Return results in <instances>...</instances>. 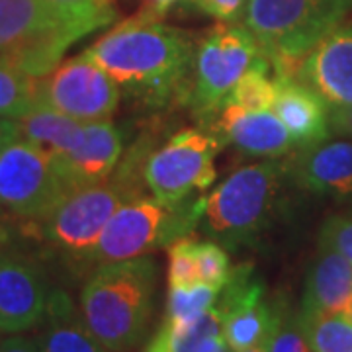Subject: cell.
<instances>
[{
    "instance_id": "obj_1",
    "label": "cell",
    "mask_w": 352,
    "mask_h": 352,
    "mask_svg": "<svg viewBox=\"0 0 352 352\" xmlns=\"http://www.w3.org/2000/svg\"><path fill=\"white\" fill-rule=\"evenodd\" d=\"M196 50L190 34L161 22L151 6L112 28L85 55L141 100L161 106L188 90Z\"/></svg>"
},
{
    "instance_id": "obj_2",
    "label": "cell",
    "mask_w": 352,
    "mask_h": 352,
    "mask_svg": "<svg viewBox=\"0 0 352 352\" xmlns=\"http://www.w3.org/2000/svg\"><path fill=\"white\" fill-rule=\"evenodd\" d=\"M159 268L145 254L100 264L80 292V314L110 352L133 349L151 323Z\"/></svg>"
},
{
    "instance_id": "obj_3",
    "label": "cell",
    "mask_w": 352,
    "mask_h": 352,
    "mask_svg": "<svg viewBox=\"0 0 352 352\" xmlns=\"http://www.w3.org/2000/svg\"><path fill=\"white\" fill-rule=\"evenodd\" d=\"M289 163L282 157L245 164L204 196L200 227L227 247L251 243L272 223Z\"/></svg>"
},
{
    "instance_id": "obj_4",
    "label": "cell",
    "mask_w": 352,
    "mask_h": 352,
    "mask_svg": "<svg viewBox=\"0 0 352 352\" xmlns=\"http://www.w3.org/2000/svg\"><path fill=\"white\" fill-rule=\"evenodd\" d=\"M352 0H249L243 24L251 32L276 76H296L303 59L339 28Z\"/></svg>"
},
{
    "instance_id": "obj_5",
    "label": "cell",
    "mask_w": 352,
    "mask_h": 352,
    "mask_svg": "<svg viewBox=\"0 0 352 352\" xmlns=\"http://www.w3.org/2000/svg\"><path fill=\"white\" fill-rule=\"evenodd\" d=\"M204 198L192 196L178 204H164L159 198L139 196L126 201L102 233L88 263L110 264L145 256L159 247H168L190 237L200 226Z\"/></svg>"
},
{
    "instance_id": "obj_6",
    "label": "cell",
    "mask_w": 352,
    "mask_h": 352,
    "mask_svg": "<svg viewBox=\"0 0 352 352\" xmlns=\"http://www.w3.org/2000/svg\"><path fill=\"white\" fill-rule=\"evenodd\" d=\"M252 69L270 71L272 63L247 25L221 22L196 50L190 104L198 118L221 112L239 78Z\"/></svg>"
},
{
    "instance_id": "obj_7",
    "label": "cell",
    "mask_w": 352,
    "mask_h": 352,
    "mask_svg": "<svg viewBox=\"0 0 352 352\" xmlns=\"http://www.w3.org/2000/svg\"><path fill=\"white\" fill-rule=\"evenodd\" d=\"M139 182L113 170L108 180L73 190L59 201L41 223L45 239L78 261L90 258L112 215L139 198Z\"/></svg>"
},
{
    "instance_id": "obj_8",
    "label": "cell",
    "mask_w": 352,
    "mask_h": 352,
    "mask_svg": "<svg viewBox=\"0 0 352 352\" xmlns=\"http://www.w3.org/2000/svg\"><path fill=\"white\" fill-rule=\"evenodd\" d=\"M221 138L201 129H184L149 155L145 164V184L164 204L198 196L214 184L215 155Z\"/></svg>"
},
{
    "instance_id": "obj_9",
    "label": "cell",
    "mask_w": 352,
    "mask_h": 352,
    "mask_svg": "<svg viewBox=\"0 0 352 352\" xmlns=\"http://www.w3.org/2000/svg\"><path fill=\"white\" fill-rule=\"evenodd\" d=\"M69 194L50 153L18 138L0 153V206L10 214L43 221Z\"/></svg>"
},
{
    "instance_id": "obj_10",
    "label": "cell",
    "mask_w": 352,
    "mask_h": 352,
    "mask_svg": "<svg viewBox=\"0 0 352 352\" xmlns=\"http://www.w3.org/2000/svg\"><path fill=\"white\" fill-rule=\"evenodd\" d=\"M120 104V88L112 76L87 55H76L39 78L38 106H47L76 122L110 120Z\"/></svg>"
},
{
    "instance_id": "obj_11",
    "label": "cell",
    "mask_w": 352,
    "mask_h": 352,
    "mask_svg": "<svg viewBox=\"0 0 352 352\" xmlns=\"http://www.w3.org/2000/svg\"><path fill=\"white\" fill-rule=\"evenodd\" d=\"M215 307L221 315L223 337L231 352L252 349L270 337L274 303L266 300L263 282L254 274L252 264L233 268Z\"/></svg>"
},
{
    "instance_id": "obj_12",
    "label": "cell",
    "mask_w": 352,
    "mask_h": 352,
    "mask_svg": "<svg viewBox=\"0 0 352 352\" xmlns=\"http://www.w3.org/2000/svg\"><path fill=\"white\" fill-rule=\"evenodd\" d=\"M88 34L53 0H0V55L43 41H63L71 47Z\"/></svg>"
},
{
    "instance_id": "obj_13",
    "label": "cell",
    "mask_w": 352,
    "mask_h": 352,
    "mask_svg": "<svg viewBox=\"0 0 352 352\" xmlns=\"http://www.w3.org/2000/svg\"><path fill=\"white\" fill-rule=\"evenodd\" d=\"M50 289L34 261L0 251V335H20L41 325Z\"/></svg>"
},
{
    "instance_id": "obj_14",
    "label": "cell",
    "mask_w": 352,
    "mask_h": 352,
    "mask_svg": "<svg viewBox=\"0 0 352 352\" xmlns=\"http://www.w3.org/2000/svg\"><path fill=\"white\" fill-rule=\"evenodd\" d=\"M124 133L110 120L90 122L85 138L71 151L53 155V164L69 192L108 180L120 164Z\"/></svg>"
},
{
    "instance_id": "obj_15",
    "label": "cell",
    "mask_w": 352,
    "mask_h": 352,
    "mask_svg": "<svg viewBox=\"0 0 352 352\" xmlns=\"http://www.w3.org/2000/svg\"><path fill=\"white\" fill-rule=\"evenodd\" d=\"M289 180L315 196L352 200V141H321L296 149Z\"/></svg>"
},
{
    "instance_id": "obj_16",
    "label": "cell",
    "mask_w": 352,
    "mask_h": 352,
    "mask_svg": "<svg viewBox=\"0 0 352 352\" xmlns=\"http://www.w3.org/2000/svg\"><path fill=\"white\" fill-rule=\"evenodd\" d=\"M296 78L331 106H352V25H339L321 39Z\"/></svg>"
},
{
    "instance_id": "obj_17",
    "label": "cell",
    "mask_w": 352,
    "mask_h": 352,
    "mask_svg": "<svg viewBox=\"0 0 352 352\" xmlns=\"http://www.w3.org/2000/svg\"><path fill=\"white\" fill-rule=\"evenodd\" d=\"M215 133L221 141L233 143L239 151L252 157L278 159L298 149L288 129L270 110H245L226 104L219 112Z\"/></svg>"
},
{
    "instance_id": "obj_18",
    "label": "cell",
    "mask_w": 352,
    "mask_h": 352,
    "mask_svg": "<svg viewBox=\"0 0 352 352\" xmlns=\"http://www.w3.org/2000/svg\"><path fill=\"white\" fill-rule=\"evenodd\" d=\"M274 82V113L288 129L298 149L325 141L331 135L327 102L296 76H276Z\"/></svg>"
},
{
    "instance_id": "obj_19",
    "label": "cell",
    "mask_w": 352,
    "mask_h": 352,
    "mask_svg": "<svg viewBox=\"0 0 352 352\" xmlns=\"http://www.w3.org/2000/svg\"><path fill=\"white\" fill-rule=\"evenodd\" d=\"M302 311L352 315V263L340 252L319 245L307 272Z\"/></svg>"
},
{
    "instance_id": "obj_20",
    "label": "cell",
    "mask_w": 352,
    "mask_h": 352,
    "mask_svg": "<svg viewBox=\"0 0 352 352\" xmlns=\"http://www.w3.org/2000/svg\"><path fill=\"white\" fill-rule=\"evenodd\" d=\"M36 340L43 352H110L61 289L50 294L47 311Z\"/></svg>"
},
{
    "instance_id": "obj_21",
    "label": "cell",
    "mask_w": 352,
    "mask_h": 352,
    "mask_svg": "<svg viewBox=\"0 0 352 352\" xmlns=\"http://www.w3.org/2000/svg\"><path fill=\"white\" fill-rule=\"evenodd\" d=\"M223 346V321L214 305L188 321H164L149 352H217Z\"/></svg>"
},
{
    "instance_id": "obj_22",
    "label": "cell",
    "mask_w": 352,
    "mask_h": 352,
    "mask_svg": "<svg viewBox=\"0 0 352 352\" xmlns=\"http://www.w3.org/2000/svg\"><path fill=\"white\" fill-rule=\"evenodd\" d=\"M18 122L20 138L38 145L39 149L53 155L75 149L85 138L87 124L76 122L61 112H55L47 106H36Z\"/></svg>"
},
{
    "instance_id": "obj_23",
    "label": "cell",
    "mask_w": 352,
    "mask_h": 352,
    "mask_svg": "<svg viewBox=\"0 0 352 352\" xmlns=\"http://www.w3.org/2000/svg\"><path fill=\"white\" fill-rule=\"evenodd\" d=\"M314 352H352V315L298 311Z\"/></svg>"
},
{
    "instance_id": "obj_24",
    "label": "cell",
    "mask_w": 352,
    "mask_h": 352,
    "mask_svg": "<svg viewBox=\"0 0 352 352\" xmlns=\"http://www.w3.org/2000/svg\"><path fill=\"white\" fill-rule=\"evenodd\" d=\"M39 78L0 59V118L22 120L38 106Z\"/></svg>"
},
{
    "instance_id": "obj_25",
    "label": "cell",
    "mask_w": 352,
    "mask_h": 352,
    "mask_svg": "<svg viewBox=\"0 0 352 352\" xmlns=\"http://www.w3.org/2000/svg\"><path fill=\"white\" fill-rule=\"evenodd\" d=\"M221 289L212 284L198 282L186 288H168L166 300V321H188L217 303Z\"/></svg>"
},
{
    "instance_id": "obj_26",
    "label": "cell",
    "mask_w": 352,
    "mask_h": 352,
    "mask_svg": "<svg viewBox=\"0 0 352 352\" xmlns=\"http://www.w3.org/2000/svg\"><path fill=\"white\" fill-rule=\"evenodd\" d=\"M276 102V82L268 78L266 69H252L241 76L229 92L226 104H235L245 110H270Z\"/></svg>"
},
{
    "instance_id": "obj_27",
    "label": "cell",
    "mask_w": 352,
    "mask_h": 352,
    "mask_svg": "<svg viewBox=\"0 0 352 352\" xmlns=\"http://www.w3.org/2000/svg\"><path fill=\"white\" fill-rule=\"evenodd\" d=\"M268 352H314L305 339L300 314L286 303H274V321L268 337Z\"/></svg>"
},
{
    "instance_id": "obj_28",
    "label": "cell",
    "mask_w": 352,
    "mask_h": 352,
    "mask_svg": "<svg viewBox=\"0 0 352 352\" xmlns=\"http://www.w3.org/2000/svg\"><path fill=\"white\" fill-rule=\"evenodd\" d=\"M196 243L192 237H182L168 245V288H186L200 282Z\"/></svg>"
},
{
    "instance_id": "obj_29",
    "label": "cell",
    "mask_w": 352,
    "mask_h": 352,
    "mask_svg": "<svg viewBox=\"0 0 352 352\" xmlns=\"http://www.w3.org/2000/svg\"><path fill=\"white\" fill-rule=\"evenodd\" d=\"M76 24L85 25L88 32H96L110 25L118 18L112 0H53Z\"/></svg>"
},
{
    "instance_id": "obj_30",
    "label": "cell",
    "mask_w": 352,
    "mask_h": 352,
    "mask_svg": "<svg viewBox=\"0 0 352 352\" xmlns=\"http://www.w3.org/2000/svg\"><path fill=\"white\" fill-rule=\"evenodd\" d=\"M196 263L200 282L212 284L215 288H223L231 278V263L226 249L215 241L196 243Z\"/></svg>"
},
{
    "instance_id": "obj_31",
    "label": "cell",
    "mask_w": 352,
    "mask_h": 352,
    "mask_svg": "<svg viewBox=\"0 0 352 352\" xmlns=\"http://www.w3.org/2000/svg\"><path fill=\"white\" fill-rule=\"evenodd\" d=\"M319 245L340 252L352 263V214L331 215L321 227Z\"/></svg>"
},
{
    "instance_id": "obj_32",
    "label": "cell",
    "mask_w": 352,
    "mask_h": 352,
    "mask_svg": "<svg viewBox=\"0 0 352 352\" xmlns=\"http://www.w3.org/2000/svg\"><path fill=\"white\" fill-rule=\"evenodd\" d=\"M194 4L201 12H206L219 22L229 24L235 20H243L249 0H194Z\"/></svg>"
},
{
    "instance_id": "obj_33",
    "label": "cell",
    "mask_w": 352,
    "mask_h": 352,
    "mask_svg": "<svg viewBox=\"0 0 352 352\" xmlns=\"http://www.w3.org/2000/svg\"><path fill=\"white\" fill-rule=\"evenodd\" d=\"M329 127H331V133L352 139V106L329 104Z\"/></svg>"
},
{
    "instance_id": "obj_34",
    "label": "cell",
    "mask_w": 352,
    "mask_h": 352,
    "mask_svg": "<svg viewBox=\"0 0 352 352\" xmlns=\"http://www.w3.org/2000/svg\"><path fill=\"white\" fill-rule=\"evenodd\" d=\"M0 352H43L36 339H28L22 335H10L0 339Z\"/></svg>"
},
{
    "instance_id": "obj_35",
    "label": "cell",
    "mask_w": 352,
    "mask_h": 352,
    "mask_svg": "<svg viewBox=\"0 0 352 352\" xmlns=\"http://www.w3.org/2000/svg\"><path fill=\"white\" fill-rule=\"evenodd\" d=\"M20 138V131H18V122L16 120H6V118H0V153L4 151L14 139Z\"/></svg>"
},
{
    "instance_id": "obj_36",
    "label": "cell",
    "mask_w": 352,
    "mask_h": 352,
    "mask_svg": "<svg viewBox=\"0 0 352 352\" xmlns=\"http://www.w3.org/2000/svg\"><path fill=\"white\" fill-rule=\"evenodd\" d=\"M153 2V8L157 10L159 14H163L166 8H170L175 2H178V0H151Z\"/></svg>"
},
{
    "instance_id": "obj_37",
    "label": "cell",
    "mask_w": 352,
    "mask_h": 352,
    "mask_svg": "<svg viewBox=\"0 0 352 352\" xmlns=\"http://www.w3.org/2000/svg\"><path fill=\"white\" fill-rule=\"evenodd\" d=\"M241 352H268V339L261 342V344H256V346H252V349H247V351Z\"/></svg>"
},
{
    "instance_id": "obj_38",
    "label": "cell",
    "mask_w": 352,
    "mask_h": 352,
    "mask_svg": "<svg viewBox=\"0 0 352 352\" xmlns=\"http://www.w3.org/2000/svg\"><path fill=\"white\" fill-rule=\"evenodd\" d=\"M217 352H231V349H229V346H223V349H219Z\"/></svg>"
}]
</instances>
